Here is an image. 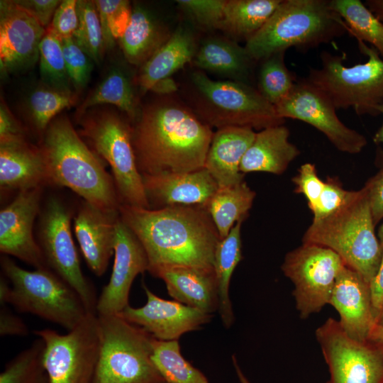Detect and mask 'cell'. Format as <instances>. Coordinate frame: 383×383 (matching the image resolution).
Returning <instances> with one entry per match:
<instances>
[{
    "instance_id": "7a4b0ae2",
    "label": "cell",
    "mask_w": 383,
    "mask_h": 383,
    "mask_svg": "<svg viewBox=\"0 0 383 383\" xmlns=\"http://www.w3.org/2000/svg\"><path fill=\"white\" fill-rule=\"evenodd\" d=\"M213 135L210 126L178 101L151 105L132 127L138 169L143 175L204 168Z\"/></svg>"
},
{
    "instance_id": "9c48e42d",
    "label": "cell",
    "mask_w": 383,
    "mask_h": 383,
    "mask_svg": "<svg viewBox=\"0 0 383 383\" xmlns=\"http://www.w3.org/2000/svg\"><path fill=\"white\" fill-rule=\"evenodd\" d=\"M357 41L365 62L347 67L343 57L323 51L321 67H310L306 79L336 109L353 108L357 115L378 116L377 109L383 104V58L373 47Z\"/></svg>"
},
{
    "instance_id": "7c38bea8",
    "label": "cell",
    "mask_w": 383,
    "mask_h": 383,
    "mask_svg": "<svg viewBox=\"0 0 383 383\" xmlns=\"http://www.w3.org/2000/svg\"><path fill=\"white\" fill-rule=\"evenodd\" d=\"M34 333L45 345L49 383H94L99 350L96 313H89L66 334L50 328Z\"/></svg>"
},
{
    "instance_id": "ac0fdd59",
    "label": "cell",
    "mask_w": 383,
    "mask_h": 383,
    "mask_svg": "<svg viewBox=\"0 0 383 383\" xmlns=\"http://www.w3.org/2000/svg\"><path fill=\"white\" fill-rule=\"evenodd\" d=\"M46 28L14 1L0 3V65L4 72L27 70L39 59Z\"/></svg>"
},
{
    "instance_id": "2e32d148",
    "label": "cell",
    "mask_w": 383,
    "mask_h": 383,
    "mask_svg": "<svg viewBox=\"0 0 383 383\" xmlns=\"http://www.w3.org/2000/svg\"><path fill=\"white\" fill-rule=\"evenodd\" d=\"M43 187L18 192L0 211V251L33 266L49 268L33 235L34 222L41 209Z\"/></svg>"
},
{
    "instance_id": "ab89813d",
    "label": "cell",
    "mask_w": 383,
    "mask_h": 383,
    "mask_svg": "<svg viewBox=\"0 0 383 383\" xmlns=\"http://www.w3.org/2000/svg\"><path fill=\"white\" fill-rule=\"evenodd\" d=\"M78 28L74 38L93 62L99 64L105 50L102 28L94 1H77Z\"/></svg>"
},
{
    "instance_id": "7dc6e473",
    "label": "cell",
    "mask_w": 383,
    "mask_h": 383,
    "mask_svg": "<svg viewBox=\"0 0 383 383\" xmlns=\"http://www.w3.org/2000/svg\"><path fill=\"white\" fill-rule=\"evenodd\" d=\"M14 2L33 16L46 28L50 26L61 1L17 0Z\"/></svg>"
},
{
    "instance_id": "30bf717a",
    "label": "cell",
    "mask_w": 383,
    "mask_h": 383,
    "mask_svg": "<svg viewBox=\"0 0 383 383\" xmlns=\"http://www.w3.org/2000/svg\"><path fill=\"white\" fill-rule=\"evenodd\" d=\"M80 123L82 136L111 167L121 205L150 209L136 164L129 123L111 111L89 113Z\"/></svg>"
},
{
    "instance_id": "484cf974",
    "label": "cell",
    "mask_w": 383,
    "mask_h": 383,
    "mask_svg": "<svg viewBox=\"0 0 383 383\" xmlns=\"http://www.w3.org/2000/svg\"><path fill=\"white\" fill-rule=\"evenodd\" d=\"M289 131L283 126L269 127L256 133L250 146L243 156L240 171L243 174L264 172L281 174L300 154L299 150L289 140Z\"/></svg>"
},
{
    "instance_id": "d4e9b609",
    "label": "cell",
    "mask_w": 383,
    "mask_h": 383,
    "mask_svg": "<svg viewBox=\"0 0 383 383\" xmlns=\"http://www.w3.org/2000/svg\"><path fill=\"white\" fill-rule=\"evenodd\" d=\"M256 133L250 128L225 127L213 133L204 168L218 188L233 186L244 181L240 171L243 156Z\"/></svg>"
},
{
    "instance_id": "d6a6232c",
    "label": "cell",
    "mask_w": 383,
    "mask_h": 383,
    "mask_svg": "<svg viewBox=\"0 0 383 383\" xmlns=\"http://www.w3.org/2000/svg\"><path fill=\"white\" fill-rule=\"evenodd\" d=\"M331 9L345 24L347 33L368 43L383 58V23L360 0H329Z\"/></svg>"
},
{
    "instance_id": "9f6ffc18",
    "label": "cell",
    "mask_w": 383,
    "mask_h": 383,
    "mask_svg": "<svg viewBox=\"0 0 383 383\" xmlns=\"http://www.w3.org/2000/svg\"><path fill=\"white\" fill-rule=\"evenodd\" d=\"M232 360L234 369L235 370L240 383H250L247 377L244 374L243 372L240 369L238 363L237 359L234 355L232 356Z\"/></svg>"
},
{
    "instance_id": "f546056e",
    "label": "cell",
    "mask_w": 383,
    "mask_h": 383,
    "mask_svg": "<svg viewBox=\"0 0 383 383\" xmlns=\"http://www.w3.org/2000/svg\"><path fill=\"white\" fill-rule=\"evenodd\" d=\"M242 223L238 222L228 235L218 242L214 252L213 271L218 287V311L226 328H230L234 321L229 287L233 273L243 258L240 233Z\"/></svg>"
},
{
    "instance_id": "7402d4cb",
    "label": "cell",
    "mask_w": 383,
    "mask_h": 383,
    "mask_svg": "<svg viewBox=\"0 0 383 383\" xmlns=\"http://www.w3.org/2000/svg\"><path fill=\"white\" fill-rule=\"evenodd\" d=\"M329 304L339 314V323L352 338L365 341L376 323L370 284L345 265L337 277Z\"/></svg>"
},
{
    "instance_id": "8d00e7d4",
    "label": "cell",
    "mask_w": 383,
    "mask_h": 383,
    "mask_svg": "<svg viewBox=\"0 0 383 383\" xmlns=\"http://www.w3.org/2000/svg\"><path fill=\"white\" fill-rule=\"evenodd\" d=\"M40 72L45 85L72 94L61 38L49 27L39 45Z\"/></svg>"
},
{
    "instance_id": "8fae6325",
    "label": "cell",
    "mask_w": 383,
    "mask_h": 383,
    "mask_svg": "<svg viewBox=\"0 0 383 383\" xmlns=\"http://www.w3.org/2000/svg\"><path fill=\"white\" fill-rule=\"evenodd\" d=\"M71 218L65 203L58 197H50L39 213L36 240L48 267L75 290L89 313H96L98 298L81 269Z\"/></svg>"
},
{
    "instance_id": "e0dca14e",
    "label": "cell",
    "mask_w": 383,
    "mask_h": 383,
    "mask_svg": "<svg viewBox=\"0 0 383 383\" xmlns=\"http://www.w3.org/2000/svg\"><path fill=\"white\" fill-rule=\"evenodd\" d=\"M113 255L111 275L98 298L96 315L122 312L129 305V293L135 278L149 270L144 247L121 217L116 224Z\"/></svg>"
},
{
    "instance_id": "f6af8a7d",
    "label": "cell",
    "mask_w": 383,
    "mask_h": 383,
    "mask_svg": "<svg viewBox=\"0 0 383 383\" xmlns=\"http://www.w3.org/2000/svg\"><path fill=\"white\" fill-rule=\"evenodd\" d=\"M292 181L296 185L295 192L306 197L309 209L313 211L325 187V182L318 177L315 165L309 162L302 165Z\"/></svg>"
},
{
    "instance_id": "4dcf8cb0",
    "label": "cell",
    "mask_w": 383,
    "mask_h": 383,
    "mask_svg": "<svg viewBox=\"0 0 383 383\" xmlns=\"http://www.w3.org/2000/svg\"><path fill=\"white\" fill-rule=\"evenodd\" d=\"M255 192L245 181L233 186L218 188L205 206L221 239L226 238L231 228L248 216Z\"/></svg>"
},
{
    "instance_id": "ee69618b",
    "label": "cell",
    "mask_w": 383,
    "mask_h": 383,
    "mask_svg": "<svg viewBox=\"0 0 383 383\" xmlns=\"http://www.w3.org/2000/svg\"><path fill=\"white\" fill-rule=\"evenodd\" d=\"M357 191L344 189L335 179L325 182L324 189L312 211L313 220H319L336 212L356 196Z\"/></svg>"
},
{
    "instance_id": "c3c4849f",
    "label": "cell",
    "mask_w": 383,
    "mask_h": 383,
    "mask_svg": "<svg viewBox=\"0 0 383 383\" xmlns=\"http://www.w3.org/2000/svg\"><path fill=\"white\" fill-rule=\"evenodd\" d=\"M29 333L26 323L11 312L5 305L1 306L0 335L1 336H26Z\"/></svg>"
},
{
    "instance_id": "db71d44e",
    "label": "cell",
    "mask_w": 383,
    "mask_h": 383,
    "mask_svg": "<svg viewBox=\"0 0 383 383\" xmlns=\"http://www.w3.org/2000/svg\"><path fill=\"white\" fill-rule=\"evenodd\" d=\"M368 340L383 348V326L374 324Z\"/></svg>"
},
{
    "instance_id": "5b68a950",
    "label": "cell",
    "mask_w": 383,
    "mask_h": 383,
    "mask_svg": "<svg viewBox=\"0 0 383 383\" xmlns=\"http://www.w3.org/2000/svg\"><path fill=\"white\" fill-rule=\"evenodd\" d=\"M1 267L10 282L1 277V306L11 304L67 331L91 313L75 290L50 268L27 270L6 256L1 257Z\"/></svg>"
},
{
    "instance_id": "f35d334b",
    "label": "cell",
    "mask_w": 383,
    "mask_h": 383,
    "mask_svg": "<svg viewBox=\"0 0 383 383\" xmlns=\"http://www.w3.org/2000/svg\"><path fill=\"white\" fill-rule=\"evenodd\" d=\"M74 100L72 94L45 84L34 89L28 98L27 105L35 129L43 133L56 116L64 109L72 106Z\"/></svg>"
},
{
    "instance_id": "681fc988",
    "label": "cell",
    "mask_w": 383,
    "mask_h": 383,
    "mask_svg": "<svg viewBox=\"0 0 383 383\" xmlns=\"http://www.w3.org/2000/svg\"><path fill=\"white\" fill-rule=\"evenodd\" d=\"M26 138L25 131L3 103L0 106V142Z\"/></svg>"
},
{
    "instance_id": "836d02e7",
    "label": "cell",
    "mask_w": 383,
    "mask_h": 383,
    "mask_svg": "<svg viewBox=\"0 0 383 383\" xmlns=\"http://www.w3.org/2000/svg\"><path fill=\"white\" fill-rule=\"evenodd\" d=\"M152 360L165 383H209L182 355L178 340H153Z\"/></svg>"
},
{
    "instance_id": "f1b7e54d",
    "label": "cell",
    "mask_w": 383,
    "mask_h": 383,
    "mask_svg": "<svg viewBox=\"0 0 383 383\" xmlns=\"http://www.w3.org/2000/svg\"><path fill=\"white\" fill-rule=\"evenodd\" d=\"M171 34L148 10L136 6L131 11L127 28L119 40L128 62L143 65Z\"/></svg>"
},
{
    "instance_id": "b9f144b4",
    "label": "cell",
    "mask_w": 383,
    "mask_h": 383,
    "mask_svg": "<svg viewBox=\"0 0 383 383\" xmlns=\"http://www.w3.org/2000/svg\"><path fill=\"white\" fill-rule=\"evenodd\" d=\"M67 71L72 84L81 90L87 84L93 68V60L77 43L74 36L61 38Z\"/></svg>"
},
{
    "instance_id": "d590c367",
    "label": "cell",
    "mask_w": 383,
    "mask_h": 383,
    "mask_svg": "<svg viewBox=\"0 0 383 383\" xmlns=\"http://www.w3.org/2000/svg\"><path fill=\"white\" fill-rule=\"evenodd\" d=\"M45 345L38 338L5 366L0 383H49L44 363Z\"/></svg>"
},
{
    "instance_id": "8992f818",
    "label": "cell",
    "mask_w": 383,
    "mask_h": 383,
    "mask_svg": "<svg viewBox=\"0 0 383 383\" xmlns=\"http://www.w3.org/2000/svg\"><path fill=\"white\" fill-rule=\"evenodd\" d=\"M374 222L365 187L340 210L319 220H313L303 243L328 248L369 284L375 276L382 257V247L374 233Z\"/></svg>"
},
{
    "instance_id": "44dd1931",
    "label": "cell",
    "mask_w": 383,
    "mask_h": 383,
    "mask_svg": "<svg viewBox=\"0 0 383 383\" xmlns=\"http://www.w3.org/2000/svg\"><path fill=\"white\" fill-rule=\"evenodd\" d=\"M142 178L150 209H155L174 206L205 208L218 189L205 168L187 173L143 174Z\"/></svg>"
},
{
    "instance_id": "e575fe53",
    "label": "cell",
    "mask_w": 383,
    "mask_h": 383,
    "mask_svg": "<svg viewBox=\"0 0 383 383\" xmlns=\"http://www.w3.org/2000/svg\"><path fill=\"white\" fill-rule=\"evenodd\" d=\"M113 104L133 121L138 111L133 87L126 74L118 68L113 69L81 104L79 112L82 115L96 105Z\"/></svg>"
},
{
    "instance_id": "ffe728a7",
    "label": "cell",
    "mask_w": 383,
    "mask_h": 383,
    "mask_svg": "<svg viewBox=\"0 0 383 383\" xmlns=\"http://www.w3.org/2000/svg\"><path fill=\"white\" fill-rule=\"evenodd\" d=\"M119 210L104 209L84 200L74 217V231L85 261L96 276L106 271L114 254Z\"/></svg>"
},
{
    "instance_id": "74e56055",
    "label": "cell",
    "mask_w": 383,
    "mask_h": 383,
    "mask_svg": "<svg viewBox=\"0 0 383 383\" xmlns=\"http://www.w3.org/2000/svg\"><path fill=\"white\" fill-rule=\"evenodd\" d=\"M284 54L277 52L262 60L258 74L257 90L274 106L289 94L297 81L286 66Z\"/></svg>"
},
{
    "instance_id": "816d5d0a",
    "label": "cell",
    "mask_w": 383,
    "mask_h": 383,
    "mask_svg": "<svg viewBox=\"0 0 383 383\" xmlns=\"http://www.w3.org/2000/svg\"><path fill=\"white\" fill-rule=\"evenodd\" d=\"M379 240L382 247V257L379 269L370 283L372 308L375 319L383 305V224L379 228Z\"/></svg>"
},
{
    "instance_id": "603a6c76",
    "label": "cell",
    "mask_w": 383,
    "mask_h": 383,
    "mask_svg": "<svg viewBox=\"0 0 383 383\" xmlns=\"http://www.w3.org/2000/svg\"><path fill=\"white\" fill-rule=\"evenodd\" d=\"M49 184L41 148L26 138L0 142L1 191L18 192Z\"/></svg>"
},
{
    "instance_id": "bcb514c9",
    "label": "cell",
    "mask_w": 383,
    "mask_h": 383,
    "mask_svg": "<svg viewBox=\"0 0 383 383\" xmlns=\"http://www.w3.org/2000/svg\"><path fill=\"white\" fill-rule=\"evenodd\" d=\"M77 1L64 0L57 8L48 26L60 38L74 36L79 24Z\"/></svg>"
},
{
    "instance_id": "3957f363",
    "label": "cell",
    "mask_w": 383,
    "mask_h": 383,
    "mask_svg": "<svg viewBox=\"0 0 383 383\" xmlns=\"http://www.w3.org/2000/svg\"><path fill=\"white\" fill-rule=\"evenodd\" d=\"M49 184L67 187L83 200L104 209L119 210L112 175L91 151L66 116L55 117L43 133Z\"/></svg>"
},
{
    "instance_id": "4316f807",
    "label": "cell",
    "mask_w": 383,
    "mask_h": 383,
    "mask_svg": "<svg viewBox=\"0 0 383 383\" xmlns=\"http://www.w3.org/2000/svg\"><path fill=\"white\" fill-rule=\"evenodd\" d=\"M196 52L194 35L188 28L179 26L142 65L138 76L142 91H152L161 82L172 79L174 73L194 59Z\"/></svg>"
},
{
    "instance_id": "60d3db41",
    "label": "cell",
    "mask_w": 383,
    "mask_h": 383,
    "mask_svg": "<svg viewBox=\"0 0 383 383\" xmlns=\"http://www.w3.org/2000/svg\"><path fill=\"white\" fill-rule=\"evenodd\" d=\"M94 3L100 18L105 48L110 49L127 28L132 11L129 1L97 0Z\"/></svg>"
},
{
    "instance_id": "d6986e66",
    "label": "cell",
    "mask_w": 383,
    "mask_h": 383,
    "mask_svg": "<svg viewBox=\"0 0 383 383\" xmlns=\"http://www.w3.org/2000/svg\"><path fill=\"white\" fill-rule=\"evenodd\" d=\"M147 302L139 308L127 306L120 314L155 338L178 340L183 334L197 330L210 322L213 316L177 301L159 297L143 282Z\"/></svg>"
},
{
    "instance_id": "52a82bcc",
    "label": "cell",
    "mask_w": 383,
    "mask_h": 383,
    "mask_svg": "<svg viewBox=\"0 0 383 383\" xmlns=\"http://www.w3.org/2000/svg\"><path fill=\"white\" fill-rule=\"evenodd\" d=\"M191 99L196 116L209 126L265 128L283 125L275 106L257 89L235 81H216L201 71L191 74Z\"/></svg>"
},
{
    "instance_id": "6f0895ef",
    "label": "cell",
    "mask_w": 383,
    "mask_h": 383,
    "mask_svg": "<svg viewBox=\"0 0 383 383\" xmlns=\"http://www.w3.org/2000/svg\"><path fill=\"white\" fill-rule=\"evenodd\" d=\"M376 324L383 326V305L381 308V310L377 317Z\"/></svg>"
},
{
    "instance_id": "7bdbcfd3",
    "label": "cell",
    "mask_w": 383,
    "mask_h": 383,
    "mask_svg": "<svg viewBox=\"0 0 383 383\" xmlns=\"http://www.w3.org/2000/svg\"><path fill=\"white\" fill-rule=\"evenodd\" d=\"M176 2L199 24L206 28H220L226 1L178 0Z\"/></svg>"
},
{
    "instance_id": "4fadbf2b",
    "label": "cell",
    "mask_w": 383,
    "mask_h": 383,
    "mask_svg": "<svg viewBox=\"0 0 383 383\" xmlns=\"http://www.w3.org/2000/svg\"><path fill=\"white\" fill-rule=\"evenodd\" d=\"M345 265L334 251L313 243H303L285 255L281 268L294 284L292 295L301 318L329 304L337 277Z\"/></svg>"
},
{
    "instance_id": "f907efd6",
    "label": "cell",
    "mask_w": 383,
    "mask_h": 383,
    "mask_svg": "<svg viewBox=\"0 0 383 383\" xmlns=\"http://www.w3.org/2000/svg\"><path fill=\"white\" fill-rule=\"evenodd\" d=\"M365 187L376 224L383 218V170Z\"/></svg>"
},
{
    "instance_id": "1f68e13d",
    "label": "cell",
    "mask_w": 383,
    "mask_h": 383,
    "mask_svg": "<svg viewBox=\"0 0 383 383\" xmlns=\"http://www.w3.org/2000/svg\"><path fill=\"white\" fill-rule=\"evenodd\" d=\"M282 0L226 1L221 29L246 41L267 21Z\"/></svg>"
},
{
    "instance_id": "9a60e30c",
    "label": "cell",
    "mask_w": 383,
    "mask_h": 383,
    "mask_svg": "<svg viewBox=\"0 0 383 383\" xmlns=\"http://www.w3.org/2000/svg\"><path fill=\"white\" fill-rule=\"evenodd\" d=\"M275 109L282 118L296 119L312 126L341 152L357 154L367 144L365 137L345 126L328 97L306 78L297 79Z\"/></svg>"
},
{
    "instance_id": "5bb4252c",
    "label": "cell",
    "mask_w": 383,
    "mask_h": 383,
    "mask_svg": "<svg viewBox=\"0 0 383 383\" xmlns=\"http://www.w3.org/2000/svg\"><path fill=\"white\" fill-rule=\"evenodd\" d=\"M315 335L329 371L326 383H383V348L350 338L333 318Z\"/></svg>"
},
{
    "instance_id": "f5cc1de1",
    "label": "cell",
    "mask_w": 383,
    "mask_h": 383,
    "mask_svg": "<svg viewBox=\"0 0 383 383\" xmlns=\"http://www.w3.org/2000/svg\"><path fill=\"white\" fill-rule=\"evenodd\" d=\"M364 4L383 23V0H366Z\"/></svg>"
},
{
    "instance_id": "83f0119b",
    "label": "cell",
    "mask_w": 383,
    "mask_h": 383,
    "mask_svg": "<svg viewBox=\"0 0 383 383\" xmlns=\"http://www.w3.org/2000/svg\"><path fill=\"white\" fill-rule=\"evenodd\" d=\"M196 67L249 84L255 62L245 47L223 38H209L201 45L194 57Z\"/></svg>"
},
{
    "instance_id": "cb8c5ba5",
    "label": "cell",
    "mask_w": 383,
    "mask_h": 383,
    "mask_svg": "<svg viewBox=\"0 0 383 383\" xmlns=\"http://www.w3.org/2000/svg\"><path fill=\"white\" fill-rule=\"evenodd\" d=\"M149 272L165 283L175 301L212 314L218 310V287L213 270L186 266H166Z\"/></svg>"
},
{
    "instance_id": "11a10c76",
    "label": "cell",
    "mask_w": 383,
    "mask_h": 383,
    "mask_svg": "<svg viewBox=\"0 0 383 383\" xmlns=\"http://www.w3.org/2000/svg\"><path fill=\"white\" fill-rule=\"evenodd\" d=\"M379 114H382L383 116V104L379 105L377 109ZM373 141L376 144H382L383 145V122L379 130L375 133L374 136L373 137ZM382 160H383V151H382Z\"/></svg>"
},
{
    "instance_id": "6da1fadb",
    "label": "cell",
    "mask_w": 383,
    "mask_h": 383,
    "mask_svg": "<svg viewBox=\"0 0 383 383\" xmlns=\"http://www.w3.org/2000/svg\"><path fill=\"white\" fill-rule=\"evenodd\" d=\"M119 212L145 250L148 272L166 266L213 270L214 252L221 239L204 207L155 209L121 204Z\"/></svg>"
},
{
    "instance_id": "277c9868",
    "label": "cell",
    "mask_w": 383,
    "mask_h": 383,
    "mask_svg": "<svg viewBox=\"0 0 383 383\" xmlns=\"http://www.w3.org/2000/svg\"><path fill=\"white\" fill-rule=\"evenodd\" d=\"M347 33L329 0H282L265 25L245 43L255 62L290 48L308 50Z\"/></svg>"
},
{
    "instance_id": "ba28073f",
    "label": "cell",
    "mask_w": 383,
    "mask_h": 383,
    "mask_svg": "<svg viewBox=\"0 0 383 383\" xmlns=\"http://www.w3.org/2000/svg\"><path fill=\"white\" fill-rule=\"evenodd\" d=\"M97 318L99 350L94 383H165L152 360V335L120 314Z\"/></svg>"
}]
</instances>
